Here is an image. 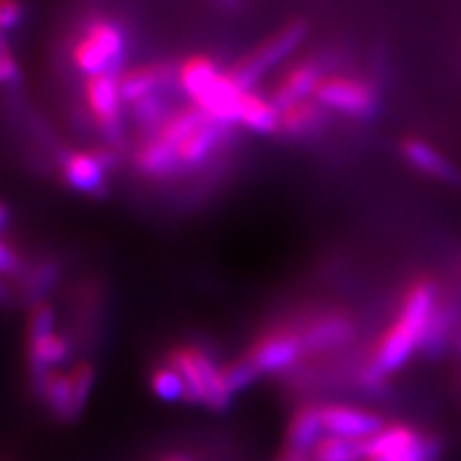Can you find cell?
I'll use <instances>...</instances> for the list:
<instances>
[{
    "instance_id": "cell-34",
    "label": "cell",
    "mask_w": 461,
    "mask_h": 461,
    "mask_svg": "<svg viewBox=\"0 0 461 461\" xmlns=\"http://www.w3.org/2000/svg\"><path fill=\"white\" fill-rule=\"evenodd\" d=\"M7 221H9V212H7V207H5L3 203H0V229H3L5 224H7Z\"/></svg>"
},
{
    "instance_id": "cell-21",
    "label": "cell",
    "mask_w": 461,
    "mask_h": 461,
    "mask_svg": "<svg viewBox=\"0 0 461 461\" xmlns=\"http://www.w3.org/2000/svg\"><path fill=\"white\" fill-rule=\"evenodd\" d=\"M222 71L212 58L207 56H188L186 60L177 67L176 71V84L180 86V90L188 96L190 101L199 99L203 95V90L210 86Z\"/></svg>"
},
{
    "instance_id": "cell-11",
    "label": "cell",
    "mask_w": 461,
    "mask_h": 461,
    "mask_svg": "<svg viewBox=\"0 0 461 461\" xmlns=\"http://www.w3.org/2000/svg\"><path fill=\"white\" fill-rule=\"evenodd\" d=\"M305 353H330L353 342L357 336V325L348 314L327 312L316 316L299 331Z\"/></svg>"
},
{
    "instance_id": "cell-18",
    "label": "cell",
    "mask_w": 461,
    "mask_h": 461,
    "mask_svg": "<svg viewBox=\"0 0 461 461\" xmlns=\"http://www.w3.org/2000/svg\"><path fill=\"white\" fill-rule=\"evenodd\" d=\"M248 131L258 135H274L280 132V109L272 99H265L255 90H248L240 99V122Z\"/></svg>"
},
{
    "instance_id": "cell-17",
    "label": "cell",
    "mask_w": 461,
    "mask_h": 461,
    "mask_svg": "<svg viewBox=\"0 0 461 461\" xmlns=\"http://www.w3.org/2000/svg\"><path fill=\"white\" fill-rule=\"evenodd\" d=\"M227 131L229 129H224V126L205 120L197 131L190 132L186 140L176 148V158L180 169H197V167L203 165L221 146L222 135Z\"/></svg>"
},
{
    "instance_id": "cell-27",
    "label": "cell",
    "mask_w": 461,
    "mask_h": 461,
    "mask_svg": "<svg viewBox=\"0 0 461 461\" xmlns=\"http://www.w3.org/2000/svg\"><path fill=\"white\" fill-rule=\"evenodd\" d=\"M132 107V115H135V120L143 126H152V129H157V126L163 122V120L169 115L171 112H167V103L163 99V95H152L148 96V99H143L140 103H135Z\"/></svg>"
},
{
    "instance_id": "cell-23",
    "label": "cell",
    "mask_w": 461,
    "mask_h": 461,
    "mask_svg": "<svg viewBox=\"0 0 461 461\" xmlns=\"http://www.w3.org/2000/svg\"><path fill=\"white\" fill-rule=\"evenodd\" d=\"M310 457L312 461H366V440L322 436Z\"/></svg>"
},
{
    "instance_id": "cell-6",
    "label": "cell",
    "mask_w": 461,
    "mask_h": 461,
    "mask_svg": "<svg viewBox=\"0 0 461 461\" xmlns=\"http://www.w3.org/2000/svg\"><path fill=\"white\" fill-rule=\"evenodd\" d=\"M400 157L412 171L420 173L431 182L457 186L461 184V169L451 157H447L436 143L423 137H403L400 141Z\"/></svg>"
},
{
    "instance_id": "cell-8",
    "label": "cell",
    "mask_w": 461,
    "mask_h": 461,
    "mask_svg": "<svg viewBox=\"0 0 461 461\" xmlns=\"http://www.w3.org/2000/svg\"><path fill=\"white\" fill-rule=\"evenodd\" d=\"M84 95L92 120L109 140H115V135L120 132V122H122L120 118H122L124 105L118 88V75L101 73L86 77Z\"/></svg>"
},
{
    "instance_id": "cell-12",
    "label": "cell",
    "mask_w": 461,
    "mask_h": 461,
    "mask_svg": "<svg viewBox=\"0 0 461 461\" xmlns=\"http://www.w3.org/2000/svg\"><path fill=\"white\" fill-rule=\"evenodd\" d=\"M244 90L238 88V84L230 79L229 73H221L218 77L203 90L199 99L193 101V105L199 109L212 122L224 126L240 122V99Z\"/></svg>"
},
{
    "instance_id": "cell-7",
    "label": "cell",
    "mask_w": 461,
    "mask_h": 461,
    "mask_svg": "<svg viewBox=\"0 0 461 461\" xmlns=\"http://www.w3.org/2000/svg\"><path fill=\"white\" fill-rule=\"evenodd\" d=\"M303 353L305 348L299 331L276 330L258 338L246 357L258 374H280L295 366Z\"/></svg>"
},
{
    "instance_id": "cell-13",
    "label": "cell",
    "mask_w": 461,
    "mask_h": 461,
    "mask_svg": "<svg viewBox=\"0 0 461 461\" xmlns=\"http://www.w3.org/2000/svg\"><path fill=\"white\" fill-rule=\"evenodd\" d=\"M176 71L169 65H141L124 68L118 75V88L124 105H135L152 95H160V90L176 84Z\"/></svg>"
},
{
    "instance_id": "cell-29",
    "label": "cell",
    "mask_w": 461,
    "mask_h": 461,
    "mask_svg": "<svg viewBox=\"0 0 461 461\" xmlns=\"http://www.w3.org/2000/svg\"><path fill=\"white\" fill-rule=\"evenodd\" d=\"M20 79V65L11 51L0 54V84H15Z\"/></svg>"
},
{
    "instance_id": "cell-19",
    "label": "cell",
    "mask_w": 461,
    "mask_h": 461,
    "mask_svg": "<svg viewBox=\"0 0 461 461\" xmlns=\"http://www.w3.org/2000/svg\"><path fill=\"white\" fill-rule=\"evenodd\" d=\"M327 122V112L314 99L295 103L280 112V132L286 137H308L319 132Z\"/></svg>"
},
{
    "instance_id": "cell-28",
    "label": "cell",
    "mask_w": 461,
    "mask_h": 461,
    "mask_svg": "<svg viewBox=\"0 0 461 461\" xmlns=\"http://www.w3.org/2000/svg\"><path fill=\"white\" fill-rule=\"evenodd\" d=\"M26 17V7L22 0H0V31L5 34L22 26Z\"/></svg>"
},
{
    "instance_id": "cell-36",
    "label": "cell",
    "mask_w": 461,
    "mask_h": 461,
    "mask_svg": "<svg viewBox=\"0 0 461 461\" xmlns=\"http://www.w3.org/2000/svg\"><path fill=\"white\" fill-rule=\"evenodd\" d=\"M224 3H233V0H224Z\"/></svg>"
},
{
    "instance_id": "cell-4",
    "label": "cell",
    "mask_w": 461,
    "mask_h": 461,
    "mask_svg": "<svg viewBox=\"0 0 461 461\" xmlns=\"http://www.w3.org/2000/svg\"><path fill=\"white\" fill-rule=\"evenodd\" d=\"M305 37H308V24L303 20L288 22V24L278 28L272 37L258 43L255 51L240 58L227 73L238 84V88L244 92L252 90L267 75L269 68L285 62L303 43Z\"/></svg>"
},
{
    "instance_id": "cell-2",
    "label": "cell",
    "mask_w": 461,
    "mask_h": 461,
    "mask_svg": "<svg viewBox=\"0 0 461 461\" xmlns=\"http://www.w3.org/2000/svg\"><path fill=\"white\" fill-rule=\"evenodd\" d=\"M176 367L186 384V402L201 403L210 411L221 412L230 403V393L224 380L222 367H218L207 350L199 346H176L167 359Z\"/></svg>"
},
{
    "instance_id": "cell-5",
    "label": "cell",
    "mask_w": 461,
    "mask_h": 461,
    "mask_svg": "<svg viewBox=\"0 0 461 461\" xmlns=\"http://www.w3.org/2000/svg\"><path fill=\"white\" fill-rule=\"evenodd\" d=\"M312 99L325 109L353 120H370L378 112L376 86L355 75L331 73L321 79Z\"/></svg>"
},
{
    "instance_id": "cell-37",
    "label": "cell",
    "mask_w": 461,
    "mask_h": 461,
    "mask_svg": "<svg viewBox=\"0 0 461 461\" xmlns=\"http://www.w3.org/2000/svg\"><path fill=\"white\" fill-rule=\"evenodd\" d=\"M459 384H461V374H459Z\"/></svg>"
},
{
    "instance_id": "cell-3",
    "label": "cell",
    "mask_w": 461,
    "mask_h": 461,
    "mask_svg": "<svg viewBox=\"0 0 461 461\" xmlns=\"http://www.w3.org/2000/svg\"><path fill=\"white\" fill-rule=\"evenodd\" d=\"M126 54V34L112 20H92L73 45L71 60L86 77L101 73L120 75Z\"/></svg>"
},
{
    "instance_id": "cell-30",
    "label": "cell",
    "mask_w": 461,
    "mask_h": 461,
    "mask_svg": "<svg viewBox=\"0 0 461 461\" xmlns=\"http://www.w3.org/2000/svg\"><path fill=\"white\" fill-rule=\"evenodd\" d=\"M20 267V258L14 252V248L0 241V274H15Z\"/></svg>"
},
{
    "instance_id": "cell-33",
    "label": "cell",
    "mask_w": 461,
    "mask_h": 461,
    "mask_svg": "<svg viewBox=\"0 0 461 461\" xmlns=\"http://www.w3.org/2000/svg\"><path fill=\"white\" fill-rule=\"evenodd\" d=\"M453 348L457 350V355L461 357V322L457 327V333H455V339H453Z\"/></svg>"
},
{
    "instance_id": "cell-15",
    "label": "cell",
    "mask_w": 461,
    "mask_h": 461,
    "mask_svg": "<svg viewBox=\"0 0 461 461\" xmlns=\"http://www.w3.org/2000/svg\"><path fill=\"white\" fill-rule=\"evenodd\" d=\"M322 77H325V68L319 62H299V65L288 68L280 77V82L272 95L274 105L282 112V109L295 105V103L312 99Z\"/></svg>"
},
{
    "instance_id": "cell-35",
    "label": "cell",
    "mask_w": 461,
    "mask_h": 461,
    "mask_svg": "<svg viewBox=\"0 0 461 461\" xmlns=\"http://www.w3.org/2000/svg\"><path fill=\"white\" fill-rule=\"evenodd\" d=\"M285 461H308V459H305V457H291V455H288Z\"/></svg>"
},
{
    "instance_id": "cell-20",
    "label": "cell",
    "mask_w": 461,
    "mask_h": 461,
    "mask_svg": "<svg viewBox=\"0 0 461 461\" xmlns=\"http://www.w3.org/2000/svg\"><path fill=\"white\" fill-rule=\"evenodd\" d=\"M135 167L137 171L148 177H167L171 173L180 171L176 149L169 148L154 135L143 140L141 146L135 149Z\"/></svg>"
},
{
    "instance_id": "cell-32",
    "label": "cell",
    "mask_w": 461,
    "mask_h": 461,
    "mask_svg": "<svg viewBox=\"0 0 461 461\" xmlns=\"http://www.w3.org/2000/svg\"><path fill=\"white\" fill-rule=\"evenodd\" d=\"M7 51H11L9 41H7V34L0 31V54H7Z\"/></svg>"
},
{
    "instance_id": "cell-1",
    "label": "cell",
    "mask_w": 461,
    "mask_h": 461,
    "mask_svg": "<svg viewBox=\"0 0 461 461\" xmlns=\"http://www.w3.org/2000/svg\"><path fill=\"white\" fill-rule=\"evenodd\" d=\"M442 293V282L434 276H417L403 288L397 312L391 325L380 333L370 359L383 374L402 370L414 355L420 353L425 331Z\"/></svg>"
},
{
    "instance_id": "cell-25",
    "label": "cell",
    "mask_w": 461,
    "mask_h": 461,
    "mask_svg": "<svg viewBox=\"0 0 461 461\" xmlns=\"http://www.w3.org/2000/svg\"><path fill=\"white\" fill-rule=\"evenodd\" d=\"M222 372H224V380H227V387L233 395L240 393V391H244L246 387H250V384L261 376L246 355L240 357V359L230 361L227 367H222Z\"/></svg>"
},
{
    "instance_id": "cell-22",
    "label": "cell",
    "mask_w": 461,
    "mask_h": 461,
    "mask_svg": "<svg viewBox=\"0 0 461 461\" xmlns=\"http://www.w3.org/2000/svg\"><path fill=\"white\" fill-rule=\"evenodd\" d=\"M37 391L58 419L71 420L75 417H79L77 406H75L71 374L68 372L54 370L48 378H45V383Z\"/></svg>"
},
{
    "instance_id": "cell-9",
    "label": "cell",
    "mask_w": 461,
    "mask_h": 461,
    "mask_svg": "<svg viewBox=\"0 0 461 461\" xmlns=\"http://www.w3.org/2000/svg\"><path fill=\"white\" fill-rule=\"evenodd\" d=\"M321 420L325 436L370 440L384 428L383 417L353 403H321Z\"/></svg>"
},
{
    "instance_id": "cell-16",
    "label": "cell",
    "mask_w": 461,
    "mask_h": 461,
    "mask_svg": "<svg viewBox=\"0 0 461 461\" xmlns=\"http://www.w3.org/2000/svg\"><path fill=\"white\" fill-rule=\"evenodd\" d=\"M325 436L321 420V403H308L293 412L286 428V447L291 457H308Z\"/></svg>"
},
{
    "instance_id": "cell-26",
    "label": "cell",
    "mask_w": 461,
    "mask_h": 461,
    "mask_svg": "<svg viewBox=\"0 0 461 461\" xmlns=\"http://www.w3.org/2000/svg\"><path fill=\"white\" fill-rule=\"evenodd\" d=\"M71 383H73V393H75V406H77V412L82 411L88 403V397L92 393V387H95V367L90 363L79 361L71 367Z\"/></svg>"
},
{
    "instance_id": "cell-10",
    "label": "cell",
    "mask_w": 461,
    "mask_h": 461,
    "mask_svg": "<svg viewBox=\"0 0 461 461\" xmlns=\"http://www.w3.org/2000/svg\"><path fill=\"white\" fill-rule=\"evenodd\" d=\"M113 167L109 152H67L62 158V180L68 188L84 194H96L105 188L107 171Z\"/></svg>"
},
{
    "instance_id": "cell-24",
    "label": "cell",
    "mask_w": 461,
    "mask_h": 461,
    "mask_svg": "<svg viewBox=\"0 0 461 461\" xmlns=\"http://www.w3.org/2000/svg\"><path fill=\"white\" fill-rule=\"evenodd\" d=\"M149 389H152V393L157 395L160 402L173 403L186 400V384H184V378L176 367L169 366V363L154 367L152 374H149Z\"/></svg>"
},
{
    "instance_id": "cell-14",
    "label": "cell",
    "mask_w": 461,
    "mask_h": 461,
    "mask_svg": "<svg viewBox=\"0 0 461 461\" xmlns=\"http://www.w3.org/2000/svg\"><path fill=\"white\" fill-rule=\"evenodd\" d=\"M425 431L414 429L412 425L393 423L384 425L376 436L366 440V461H391L403 455H411L423 447Z\"/></svg>"
},
{
    "instance_id": "cell-31",
    "label": "cell",
    "mask_w": 461,
    "mask_h": 461,
    "mask_svg": "<svg viewBox=\"0 0 461 461\" xmlns=\"http://www.w3.org/2000/svg\"><path fill=\"white\" fill-rule=\"evenodd\" d=\"M158 461H194V457H190L188 453H169L165 457H160Z\"/></svg>"
}]
</instances>
